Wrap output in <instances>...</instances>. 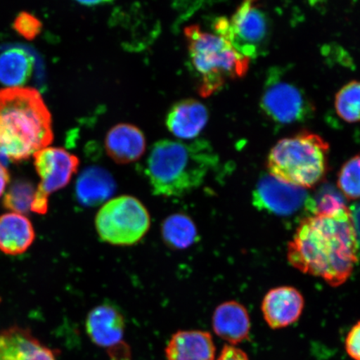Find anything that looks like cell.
<instances>
[{
  "label": "cell",
  "instance_id": "4",
  "mask_svg": "<svg viewBox=\"0 0 360 360\" xmlns=\"http://www.w3.org/2000/svg\"><path fill=\"white\" fill-rule=\"evenodd\" d=\"M328 150L325 139L311 132L283 138L269 151V174L291 186L311 188L325 177Z\"/></svg>",
  "mask_w": 360,
  "mask_h": 360
},
{
  "label": "cell",
  "instance_id": "12",
  "mask_svg": "<svg viewBox=\"0 0 360 360\" xmlns=\"http://www.w3.org/2000/svg\"><path fill=\"white\" fill-rule=\"evenodd\" d=\"M85 327L90 340L100 347L112 349L123 343L124 319L114 306H96L89 313Z\"/></svg>",
  "mask_w": 360,
  "mask_h": 360
},
{
  "label": "cell",
  "instance_id": "21",
  "mask_svg": "<svg viewBox=\"0 0 360 360\" xmlns=\"http://www.w3.org/2000/svg\"><path fill=\"white\" fill-rule=\"evenodd\" d=\"M161 235L168 247L174 250H184L195 243L197 229L192 219L188 215L174 214L162 223Z\"/></svg>",
  "mask_w": 360,
  "mask_h": 360
},
{
  "label": "cell",
  "instance_id": "25",
  "mask_svg": "<svg viewBox=\"0 0 360 360\" xmlns=\"http://www.w3.org/2000/svg\"><path fill=\"white\" fill-rule=\"evenodd\" d=\"M42 22L28 12H21L13 21V29L28 40H33L41 33Z\"/></svg>",
  "mask_w": 360,
  "mask_h": 360
},
{
  "label": "cell",
  "instance_id": "6",
  "mask_svg": "<svg viewBox=\"0 0 360 360\" xmlns=\"http://www.w3.org/2000/svg\"><path fill=\"white\" fill-rule=\"evenodd\" d=\"M150 227V215L136 198L122 195L107 201L98 211L96 228L103 241L112 245L136 244Z\"/></svg>",
  "mask_w": 360,
  "mask_h": 360
},
{
  "label": "cell",
  "instance_id": "24",
  "mask_svg": "<svg viewBox=\"0 0 360 360\" xmlns=\"http://www.w3.org/2000/svg\"><path fill=\"white\" fill-rule=\"evenodd\" d=\"M337 184L347 199H360V155L351 158L342 166Z\"/></svg>",
  "mask_w": 360,
  "mask_h": 360
},
{
  "label": "cell",
  "instance_id": "13",
  "mask_svg": "<svg viewBox=\"0 0 360 360\" xmlns=\"http://www.w3.org/2000/svg\"><path fill=\"white\" fill-rule=\"evenodd\" d=\"M0 360H56L51 349L31 332L11 327L0 332Z\"/></svg>",
  "mask_w": 360,
  "mask_h": 360
},
{
  "label": "cell",
  "instance_id": "26",
  "mask_svg": "<svg viewBox=\"0 0 360 360\" xmlns=\"http://www.w3.org/2000/svg\"><path fill=\"white\" fill-rule=\"evenodd\" d=\"M345 349L354 360H360V321L351 328L346 337Z\"/></svg>",
  "mask_w": 360,
  "mask_h": 360
},
{
  "label": "cell",
  "instance_id": "22",
  "mask_svg": "<svg viewBox=\"0 0 360 360\" xmlns=\"http://www.w3.org/2000/svg\"><path fill=\"white\" fill-rule=\"evenodd\" d=\"M335 107L337 115L345 122H360V81H351L339 90Z\"/></svg>",
  "mask_w": 360,
  "mask_h": 360
},
{
  "label": "cell",
  "instance_id": "17",
  "mask_svg": "<svg viewBox=\"0 0 360 360\" xmlns=\"http://www.w3.org/2000/svg\"><path fill=\"white\" fill-rule=\"evenodd\" d=\"M105 147L108 155L116 163L129 164L145 154L146 138L136 126L120 124L107 134Z\"/></svg>",
  "mask_w": 360,
  "mask_h": 360
},
{
  "label": "cell",
  "instance_id": "14",
  "mask_svg": "<svg viewBox=\"0 0 360 360\" xmlns=\"http://www.w3.org/2000/svg\"><path fill=\"white\" fill-rule=\"evenodd\" d=\"M208 120V110L202 103L196 100H184L171 108L166 125L175 137L190 141L200 134Z\"/></svg>",
  "mask_w": 360,
  "mask_h": 360
},
{
  "label": "cell",
  "instance_id": "23",
  "mask_svg": "<svg viewBox=\"0 0 360 360\" xmlns=\"http://www.w3.org/2000/svg\"><path fill=\"white\" fill-rule=\"evenodd\" d=\"M36 188L32 182L19 179L13 182L3 198L4 208L11 212L26 214L32 208Z\"/></svg>",
  "mask_w": 360,
  "mask_h": 360
},
{
  "label": "cell",
  "instance_id": "19",
  "mask_svg": "<svg viewBox=\"0 0 360 360\" xmlns=\"http://www.w3.org/2000/svg\"><path fill=\"white\" fill-rule=\"evenodd\" d=\"M115 188V179L106 169L89 167L79 175L75 193L81 205L94 207L109 201Z\"/></svg>",
  "mask_w": 360,
  "mask_h": 360
},
{
  "label": "cell",
  "instance_id": "11",
  "mask_svg": "<svg viewBox=\"0 0 360 360\" xmlns=\"http://www.w3.org/2000/svg\"><path fill=\"white\" fill-rule=\"evenodd\" d=\"M304 306V297L299 290L295 288L283 286L267 292L261 309L268 326L278 330L298 321Z\"/></svg>",
  "mask_w": 360,
  "mask_h": 360
},
{
  "label": "cell",
  "instance_id": "8",
  "mask_svg": "<svg viewBox=\"0 0 360 360\" xmlns=\"http://www.w3.org/2000/svg\"><path fill=\"white\" fill-rule=\"evenodd\" d=\"M34 166L40 183L31 208V212L47 213L49 197L51 193L65 188L77 172L79 160L65 148L47 147L35 153Z\"/></svg>",
  "mask_w": 360,
  "mask_h": 360
},
{
  "label": "cell",
  "instance_id": "1",
  "mask_svg": "<svg viewBox=\"0 0 360 360\" xmlns=\"http://www.w3.org/2000/svg\"><path fill=\"white\" fill-rule=\"evenodd\" d=\"M359 249L350 210L342 205L301 220L288 244L287 259L300 271L338 287L352 274Z\"/></svg>",
  "mask_w": 360,
  "mask_h": 360
},
{
  "label": "cell",
  "instance_id": "16",
  "mask_svg": "<svg viewBox=\"0 0 360 360\" xmlns=\"http://www.w3.org/2000/svg\"><path fill=\"white\" fill-rule=\"evenodd\" d=\"M213 328L216 335L231 345L240 344L249 338V313L244 305L236 301H227L215 309Z\"/></svg>",
  "mask_w": 360,
  "mask_h": 360
},
{
  "label": "cell",
  "instance_id": "28",
  "mask_svg": "<svg viewBox=\"0 0 360 360\" xmlns=\"http://www.w3.org/2000/svg\"><path fill=\"white\" fill-rule=\"evenodd\" d=\"M349 210L351 217H352L355 233H356L359 245H360V202L354 205L352 209Z\"/></svg>",
  "mask_w": 360,
  "mask_h": 360
},
{
  "label": "cell",
  "instance_id": "15",
  "mask_svg": "<svg viewBox=\"0 0 360 360\" xmlns=\"http://www.w3.org/2000/svg\"><path fill=\"white\" fill-rule=\"evenodd\" d=\"M215 353L212 336L202 330L175 333L165 349L168 360H214Z\"/></svg>",
  "mask_w": 360,
  "mask_h": 360
},
{
  "label": "cell",
  "instance_id": "29",
  "mask_svg": "<svg viewBox=\"0 0 360 360\" xmlns=\"http://www.w3.org/2000/svg\"><path fill=\"white\" fill-rule=\"evenodd\" d=\"M11 175L8 169L4 167L2 163H0V198L6 192L8 183H10Z\"/></svg>",
  "mask_w": 360,
  "mask_h": 360
},
{
  "label": "cell",
  "instance_id": "7",
  "mask_svg": "<svg viewBox=\"0 0 360 360\" xmlns=\"http://www.w3.org/2000/svg\"><path fill=\"white\" fill-rule=\"evenodd\" d=\"M216 33L224 36L236 51L248 58L259 55L267 43L269 22L262 8L255 1L240 4L231 19H222L214 22Z\"/></svg>",
  "mask_w": 360,
  "mask_h": 360
},
{
  "label": "cell",
  "instance_id": "20",
  "mask_svg": "<svg viewBox=\"0 0 360 360\" xmlns=\"http://www.w3.org/2000/svg\"><path fill=\"white\" fill-rule=\"evenodd\" d=\"M34 58L25 49L12 48L0 55V83L7 88L22 87L34 70Z\"/></svg>",
  "mask_w": 360,
  "mask_h": 360
},
{
  "label": "cell",
  "instance_id": "5",
  "mask_svg": "<svg viewBox=\"0 0 360 360\" xmlns=\"http://www.w3.org/2000/svg\"><path fill=\"white\" fill-rule=\"evenodd\" d=\"M193 69L200 79V93L208 97L229 79L247 73L250 58L238 53L224 36L205 32L200 26L184 30Z\"/></svg>",
  "mask_w": 360,
  "mask_h": 360
},
{
  "label": "cell",
  "instance_id": "2",
  "mask_svg": "<svg viewBox=\"0 0 360 360\" xmlns=\"http://www.w3.org/2000/svg\"><path fill=\"white\" fill-rule=\"evenodd\" d=\"M53 139L51 114L38 90L0 89V154L19 163L47 148Z\"/></svg>",
  "mask_w": 360,
  "mask_h": 360
},
{
  "label": "cell",
  "instance_id": "9",
  "mask_svg": "<svg viewBox=\"0 0 360 360\" xmlns=\"http://www.w3.org/2000/svg\"><path fill=\"white\" fill-rule=\"evenodd\" d=\"M270 120L281 124L300 122L314 112V105L300 88L277 77L269 78L260 101Z\"/></svg>",
  "mask_w": 360,
  "mask_h": 360
},
{
  "label": "cell",
  "instance_id": "10",
  "mask_svg": "<svg viewBox=\"0 0 360 360\" xmlns=\"http://www.w3.org/2000/svg\"><path fill=\"white\" fill-rule=\"evenodd\" d=\"M253 204L260 210L290 216L306 207L316 211L315 202L304 188L291 186L269 174L261 178L253 193Z\"/></svg>",
  "mask_w": 360,
  "mask_h": 360
},
{
  "label": "cell",
  "instance_id": "3",
  "mask_svg": "<svg viewBox=\"0 0 360 360\" xmlns=\"http://www.w3.org/2000/svg\"><path fill=\"white\" fill-rule=\"evenodd\" d=\"M212 163L205 142L186 143L165 139L151 148L146 174L154 195L181 197L200 186Z\"/></svg>",
  "mask_w": 360,
  "mask_h": 360
},
{
  "label": "cell",
  "instance_id": "18",
  "mask_svg": "<svg viewBox=\"0 0 360 360\" xmlns=\"http://www.w3.org/2000/svg\"><path fill=\"white\" fill-rule=\"evenodd\" d=\"M35 240L34 225L24 214L8 212L0 215V251L20 255L30 249Z\"/></svg>",
  "mask_w": 360,
  "mask_h": 360
},
{
  "label": "cell",
  "instance_id": "27",
  "mask_svg": "<svg viewBox=\"0 0 360 360\" xmlns=\"http://www.w3.org/2000/svg\"><path fill=\"white\" fill-rule=\"evenodd\" d=\"M217 360H250V359L245 351L233 345H225Z\"/></svg>",
  "mask_w": 360,
  "mask_h": 360
}]
</instances>
